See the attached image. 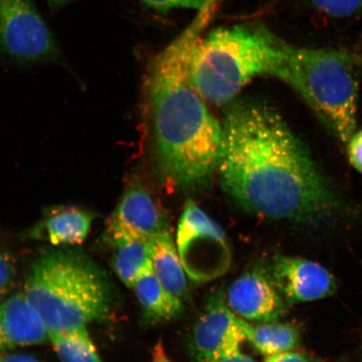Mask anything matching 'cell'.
<instances>
[{
    "label": "cell",
    "mask_w": 362,
    "mask_h": 362,
    "mask_svg": "<svg viewBox=\"0 0 362 362\" xmlns=\"http://www.w3.org/2000/svg\"><path fill=\"white\" fill-rule=\"evenodd\" d=\"M94 212L85 208L57 206L45 209L42 220L31 228L28 237L47 241L53 246L78 245L88 236Z\"/></svg>",
    "instance_id": "cell-13"
},
{
    "label": "cell",
    "mask_w": 362,
    "mask_h": 362,
    "mask_svg": "<svg viewBox=\"0 0 362 362\" xmlns=\"http://www.w3.org/2000/svg\"><path fill=\"white\" fill-rule=\"evenodd\" d=\"M210 362H256L252 357L244 354L241 351L232 353V354L221 356Z\"/></svg>",
    "instance_id": "cell-25"
},
{
    "label": "cell",
    "mask_w": 362,
    "mask_h": 362,
    "mask_svg": "<svg viewBox=\"0 0 362 362\" xmlns=\"http://www.w3.org/2000/svg\"><path fill=\"white\" fill-rule=\"evenodd\" d=\"M284 40L264 27H221L197 40L192 79L204 100L225 105L236 98L252 79L277 74Z\"/></svg>",
    "instance_id": "cell-4"
},
{
    "label": "cell",
    "mask_w": 362,
    "mask_h": 362,
    "mask_svg": "<svg viewBox=\"0 0 362 362\" xmlns=\"http://www.w3.org/2000/svg\"><path fill=\"white\" fill-rule=\"evenodd\" d=\"M48 341L61 362H103L90 339L88 327L49 332Z\"/></svg>",
    "instance_id": "cell-18"
},
{
    "label": "cell",
    "mask_w": 362,
    "mask_h": 362,
    "mask_svg": "<svg viewBox=\"0 0 362 362\" xmlns=\"http://www.w3.org/2000/svg\"><path fill=\"white\" fill-rule=\"evenodd\" d=\"M0 362H40L35 356L26 354H13L7 351L0 352Z\"/></svg>",
    "instance_id": "cell-24"
},
{
    "label": "cell",
    "mask_w": 362,
    "mask_h": 362,
    "mask_svg": "<svg viewBox=\"0 0 362 362\" xmlns=\"http://www.w3.org/2000/svg\"><path fill=\"white\" fill-rule=\"evenodd\" d=\"M276 288L288 305L323 300L336 292V279L318 262L278 255L267 267Z\"/></svg>",
    "instance_id": "cell-11"
},
{
    "label": "cell",
    "mask_w": 362,
    "mask_h": 362,
    "mask_svg": "<svg viewBox=\"0 0 362 362\" xmlns=\"http://www.w3.org/2000/svg\"><path fill=\"white\" fill-rule=\"evenodd\" d=\"M244 341L239 318L230 310L224 289H216L207 297L189 337L193 362H210L241 351Z\"/></svg>",
    "instance_id": "cell-8"
},
{
    "label": "cell",
    "mask_w": 362,
    "mask_h": 362,
    "mask_svg": "<svg viewBox=\"0 0 362 362\" xmlns=\"http://www.w3.org/2000/svg\"><path fill=\"white\" fill-rule=\"evenodd\" d=\"M132 288L147 323L167 322L183 314L185 305L163 286L153 270L152 262L142 271Z\"/></svg>",
    "instance_id": "cell-14"
},
{
    "label": "cell",
    "mask_w": 362,
    "mask_h": 362,
    "mask_svg": "<svg viewBox=\"0 0 362 362\" xmlns=\"http://www.w3.org/2000/svg\"><path fill=\"white\" fill-rule=\"evenodd\" d=\"M169 230L165 211L146 185L134 180L108 219L103 239L108 245L127 238L153 241Z\"/></svg>",
    "instance_id": "cell-9"
},
{
    "label": "cell",
    "mask_w": 362,
    "mask_h": 362,
    "mask_svg": "<svg viewBox=\"0 0 362 362\" xmlns=\"http://www.w3.org/2000/svg\"><path fill=\"white\" fill-rule=\"evenodd\" d=\"M23 292L48 332L88 327L105 319L115 302L105 271L85 253L68 248L35 259Z\"/></svg>",
    "instance_id": "cell-3"
},
{
    "label": "cell",
    "mask_w": 362,
    "mask_h": 362,
    "mask_svg": "<svg viewBox=\"0 0 362 362\" xmlns=\"http://www.w3.org/2000/svg\"><path fill=\"white\" fill-rule=\"evenodd\" d=\"M74 1L75 0H47L49 8H52L53 11L57 10V8L65 6L66 4Z\"/></svg>",
    "instance_id": "cell-27"
},
{
    "label": "cell",
    "mask_w": 362,
    "mask_h": 362,
    "mask_svg": "<svg viewBox=\"0 0 362 362\" xmlns=\"http://www.w3.org/2000/svg\"><path fill=\"white\" fill-rule=\"evenodd\" d=\"M0 53L21 65L60 60L55 36L33 0H0Z\"/></svg>",
    "instance_id": "cell-7"
},
{
    "label": "cell",
    "mask_w": 362,
    "mask_h": 362,
    "mask_svg": "<svg viewBox=\"0 0 362 362\" xmlns=\"http://www.w3.org/2000/svg\"><path fill=\"white\" fill-rule=\"evenodd\" d=\"M197 23L149 66L147 90L153 156L158 173L175 188L208 183L218 167L223 128L192 79Z\"/></svg>",
    "instance_id": "cell-2"
},
{
    "label": "cell",
    "mask_w": 362,
    "mask_h": 362,
    "mask_svg": "<svg viewBox=\"0 0 362 362\" xmlns=\"http://www.w3.org/2000/svg\"><path fill=\"white\" fill-rule=\"evenodd\" d=\"M13 268L7 257L0 252V289L7 292L13 279Z\"/></svg>",
    "instance_id": "cell-23"
},
{
    "label": "cell",
    "mask_w": 362,
    "mask_h": 362,
    "mask_svg": "<svg viewBox=\"0 0 362 362\" xmlns=\"http://www.w3.org/2000/svg\"><path fill=\"white\" fill-rule=\"evenodd\" d=\"M6 291H1L0 289V304H1L2 301L4 300V296H6Z\"/></svg>",
    "instance_id": "cell-28"
},
{
    "label": "cell",
    "mask_w": 362,
    "mask_h": 362,
    "mask_svg": "<svg viewBox=\"0 0 362 362\" xmlns=\"http://www.w3.org/2000/svg\"><path fill=\"white\" fill-rule=\"evenodd\" d=\"M151 262L156 277L166 291L184 305L191 303L187 272L170 230L153 240Z\"/></svg>",
    "instance_id": "cell-15"
},
{
    "label": "cell",
    "mask_w": 362,
    "mask_h": 362,
    "mask_svg": "<svg viewBox=\"0 0 362 362\" xmlns=\"http://www.w3.org/2000/svg\"><path fill=\"white\" fill-rule=\"evenodd\" d=\"M352 61L345 54L285 42L275 76L300 94L343 143L355 133L356 125L358 89Z\"/></svg>",
    "instance_id": "cell-5"
},
{
    "label": "cell",
    "mask_w": 362,
    "mask_h": 362,
    "mask_svg": "<svg viewBox=\"0 0 362 362\" xmlns=\"http://www.w3.org/2000/svg\"><path fill=\"white\" fill-rule=\"evenodd\" d=\"M239 323L246 341L265 356L293 351L300 346V329L296 324L279 320L247 323L241 318Z\"/></svg>",
    "instance_id": "cell-16"
},
{
    "label": "cell",
    "mask_w": 362,
    "mask_h": 362,
    "mask_svg": "<svg viewBox=\"0 0 362 362\" xmlns=\"http://www.w3.org/2000/svg\"><path fill=\"white\" fill-rule=\"evenodd\" d=\"M48 339V330L24 292L0 304V352L38 345Z\"/></svg>",
    "instance_id": "cell-12"
},
{
    "label": "cell",
    "mask_w": 362,
    "mask_h": 362,
    "mask_svg": "<svg viewBox=\"0 0 362 362\" xmlns=\"http://www.w3.org/2000/svg\"><path fill=\"white\" fill-rule=\"evenodd\" d=\"M153 362H170L166 355L164 346L162 343H158L153 351Z\"/></svg>",
    "instance_id": "cell-26"
},
{
    "label": "cell",
    "mask_w": 362,
    "mask_h": 362,
    "mask_svg": "<svg viewBox=\"0 0 362 362\" xmlns=\"http://www.w3.org/2000/svg\"><path fill=\"white\" fill-rule=\"evenodd\" d=\"M144 6L160 13H168L176 8H192L204 10L207 6V0H140Z\"/></svg>",
    "instance_id": "cell-20"
},
{
    "label": "cell",
    "mask_w": 362,
    "mask_h": 362,
    "mask_svg": "<svg viewBox=\"0 0 362 362\" xmlns=\"http://www.w3.org/2000/svg\"><path fill=\"white\" fill-rule=\"evenodd\" d=\"M175 244L184 269L194 282L211 281L229 269L232 255L223 229L192 201L180 216Z\"/></svg>",
    "instance_id": "cell-6"
},
{
    "label": "cell",
    "mask_w": 362,
    "mask_h": 362,
    "mask_svg": "<svg viewBox=\"0 0 362 362\" xmlns=\"http://www.w3.org/2000/svg\"><path fill=\"white\" fill-rule=\"evenodd\" d=\"M221 128L217 170L225 192L244 211L312 226L346 211L304 144L268 103L230 104Z\"/></svg>",
    "instance_id": "cell-1"
},
{
    "label": "cell",
    "mask_w": 362,
    "mask_h": 362,
    "mask_svg": "<svg viewBox=\"0 0 362 362\" xmlns=\"http://www.w3.org/2000/svg\"><path fill=\"white\" fill-rule=\"evenodd\" d=\"M264 362H315V360L306 353L293 350L267 356Z\"/></svg>",
    "instance_id": "cell-22"
},
{
    "label": "cell",
    "mask_w": 362,
    "mask_h": 362,
    "mask_svg": "<svg viewBox=\"0 0 362 362\" xmlns=\"http://www.w3.org/2000/svg\"><path fill=\"white\" fill-rule=\"evenodd\" d=\"M226 300L235 315L252 323L279 320L288 306L264 265L247 270L235 280Z\"/></svg>",
    "instance_id": "cell-10"
},
{
    "label": "cell",
    "mask_w": 362,
    "mask_h": 362,
    "mask_svg": "<svg viewBox=\"0 0 362 362\" xmlns=\"http://www.w3.org/2000/svg\"><path fill=\"white\" fill-rule=\"evenodd\" d=\"M153 241L127 238L110 244L115 250L112 267L127 287L132 288L142 271L151 262Z\"/></svg>",
    "instance_id": "cell-17"
},
{
    "label": "cell",
    "mask_w": 362,
    "mask_h": 362,
    "mask_svg": "<svg viewBox=\"0 0 362 362\" xmlns=\"http://www.w3.org/2000/svg\"><path fill=\"white\" fill-rule=\"evenodd\" d=\"M319 15L332 19H350L362 16V0H301Z\"/></svg>",
    "instance_id": "cell-19"
},
{
    "label": "cell",
    "mask_w": 362,
    "mask_h": 362,
    "mask_svg": "<svg viewBox=\"0 0 362 362\" xmlns=\"http://www.w3.org/2000/svg\"><path fill=\"white\" fill-rule=\"evenodd\" d=\"M347 143L351 164L362 174V129L353 134Z\"/></svg>",
    "instance_id": "cell-21"
}]
</instances>
